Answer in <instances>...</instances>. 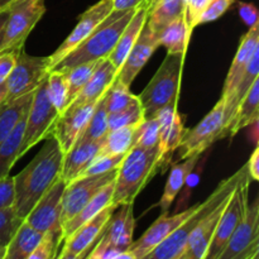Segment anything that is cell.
<instances>
[{"label":"cell","instance_id":"1","mask_svg":"<svg viewBox=\"0 0 259 259\" xmlns=\"http://www.w3.org/2000/svg\"><path fill=\"white\" fill-rule=\"evenodd\" d=\"M63 152L53 134L24 169L14 176L15 200L13 210L19 219L24 220L40 197L61 177Z\"/></svg>","mask_w":259,"mask_h":259},{"label":"cell","instance_id":"2","mask_svg":"<svg viewBox=\"0 0 259 259\" xmlns=\"http://www.w3.org/2000/svg\"><path fill=\"white\" fill-rule=\"evenodd\" d=\"M159 168H162V159L158 144L149 148L132 147L118 168L113 204L115 206L134 204L136 197L156 176Z\"/></svg>","mask_w":259,"mask_h":259},{"label":"cell","instance_id":"3","mask_svg":"<svg viewBox=\"0 0 259 259\" xmlns=\"http://www.w3.org/2000/svg\"><path fill=\"white\" fill-rule=\"evenodd\" d=\"M248 174L247 164L238 169L233 176L224 180L219 184V186L214 190L211 195L205 200L204 202H200L197 209L177 228L175 232H172L161 244L157 245L148 255L143 259H176L184 252L185 247L187 244L190 235L194 232L195 228L200 224L202 219L207 214L212 211L217 206H219L223 201L230 197L235 187L239 185V182L244 179Z\"/></svg>","mask_w":259,"mask_h":259},{"label":"cell","instance_id":"4","mask_svg":"<svg viewBox=\"0 0 259 259\" xmlns=\"http://www.w3.org/2000/svg\"><path fill=\"white\" fill-rule=\"evenodd\" d=\"M137 9L113 10L80 46L58 62L52 70L66 71L81 63L108 58Z\"/></svg>","mask_w":259,"mask_h":259},{"label":"cell","instance_id":"5","mask_svg":"<svg viewBox=\"0 0 259 259\" xmlns=\"http://www.w3.org/2000/svg\"><path fill=\"white\" fill-rule=\"evenodd\" d=\"M185 56L181 53L167 55L148 85L138 95L146 119L154 118L168 104L179 103Z\"/></svg>","mask_w":259,"mask_h":259},{"label":"cell","instance_id":"6","mask_svg":"<svg viewBox=\"0 0 259 259\" xmlns=\"http://www.w3.org/2000/svg\"><path fill=\"white\" fill-rule=\"evenodd\" d=\"M60 113L51 103L47 93V77L34 91L32 103L27 113L24 133L19 149V158L32 147L53 133Z\"/></svg>","mask_w":259,"mask_h":259},{"label":"cell","instance_id":"7","mask_svg":"<svg viewBox=\"0 0 259 259\" xmlns=\"http://www.w3.org/2000/svg\"><path fill=\"white\" fill-rule=\"evenodd\" d=\"M8 12L0 53L23 50L27 37L46 13L45 0H17Z\"/></svg>","mask_w":259,"mask_h":259},{"label":"cell","instance_id":"8","mask_svg":"<svg viewBox=\"0 0 259 259\" xmlns=\"http://www.w3.org/2000/svg\"><path fill=\"white\" fill-rule=\"evenodd\" d=\"M250 181L252 179L249 175H247L233 191L227 206L220 215L211 242L202 259H217L225 248L233 232L244 217L245 210L249 204L248 195H249Z\"/></svg>","mask_w":259,"mask_h":259},{"label":"cell","instance_id":"9","mask_svg":"<svg viewBox=\"0 0 259 259\" xmlns=\"http://www.w3.org/2000/svg\"><path fill=\"white\" fill-rule=\"evenodd\" d=\"M224 136V98H220L207 115L197 125L186 132L180 144V158L202 154Z\"/></svg>","mask_w":259,"mask_h":259},{"label":"cell","instance_id":"10","mask_svg":"<svg viewBox=\"0 0 259 259\" xmlns=\"http://www.w3.org/2000/svg\"><path fill=\"white\" fill-rule=\"evenodd\" d=\"M48 58L34 57L24 51H19L17 61L5 81L7 86V99L12 101L37 90L38 86L48 76Z\"/></svg>","mask_w":259,"mask_h":259},{"label":"cell","instance_id":"11","mask_svg":"<svg viewBox=\"0 0 259 259\" xmlns=\"http://www.w3.org/2000/svg\"><path fill=\"white\" fill-rule=\"evenodd\" d=\"M259 253V200L248 204L245 214L217 259H247Z\"/></svg>","mask_w":259,"mask_h":259},{"label":"cell","instance_id":"12","mask_svg":"<svg viewBox=\"0 0 259 259\" xmlns=\"http://www.w3.org/2000/svg\"><path fill=\"white\" fill-rule=\"evenodd\" d=\"M118 169L103 175L77 177L66 184L62 195V211L61 224L72 219L103 187L115 181Z\"/></svg>","mask_w":259,"mask_h":259},{"label":"cell","instance_id":"13","mask_svg":"<svg viewBox=\"0 0 259 259\" xmlns=\"http://www.w3.org/2000/svg\"><path fill=\"white\" fill-rule=\"evenodd\" d=\"M113 12V0H100L78 17V22L72 32L67 35L60 47L48 56V70H52L58 62L70 55L77 46H80L96 27Z\"/></svg>","mask_w":259,"mask_h":259},{"label":"cell","instance_id":"14","mask_svg":"<svg viewBox=\"0 0 259 259\" xmlns=\"http://www.w3.org/2000/svg\"><path fill=\"white\" fill-rule=\"evenodd\" d=\"M65 187L66 182L60 177L30 210L24 222L42 234L48 232H62L61 211Z\"/></svg>","mask_w":259,"mask_h":259},{"label":"cell","instance_id":"15","mask_svg":"<svg viewBox=\"0 0 259 259\" xmlns=\"http://www.w3.org/2000/svg\"><path fill=\"white\" fill-rule=\"evenodd\" d=\"M96 104L98 101L96 103L70 104L57 119L52 134L57 139L63 154L75 146L81 134L83 133L91 115H93Z\"/></svg>","mask_w":259,"mask_h":259},{"label":"cell","instance_id":"16","mask_svg":"<svg viewBox=\"0 0 259 259\" xmlns=\"http://www.w3.org/2000/svg\"><path fill=\"white\" fill-rule=\"evenodd\" d=\"M197 206L199 204L174 215H169L168 212L161 214V217L146 230V233L137 242L132 243L129 250L138 259H143L157 245L161 244L172 232H175L197 209Z\"/></svg>","mask_w":259,"mask_h":259},{"label":"cell","instance_id":"17","mask_svg":"<svg viewBox=\"0 0 259 259\" xmlns=\"http://www.w3.org/2000/svg\"><path fill=\"white\" fill-rule=\"evenodd\" d=\"M159 123V151H161L162 168L168 166L172 154L179 149L186 129L181 114L177 111V104H168L157 114Z\"/></svg>","mask_w":259,"mask_h":259},{"label":"cell","instance_id":"18","mask_svg":"<svg viewBox=\"0 0 259 259\" xmlns=\"http://www.w3.org/2000/svg\"><path fill=\"white\" fill-rule=\"evenodd\" d=\"M159 47V43L157 40L156 34L149 29L147 23L144 24L143 29H142L141 34H139L138 39L134 43L133 48L129 52L128 57L124 61L123 66L119 70L118 80L123 83L126 88H131L132 82L134 78L137 77L142 68L144 67L154 51Z\"/></svg>","mask_w":259,"mask_h":259},{"label":"cell","instance_id":"19","mask_svg":"<svg viewBox=\"0 0 259 259\" xmlns=\"http://www.w3.org/2000/svg\"><path fill=\"white\" fill-rule=\"evenodd\" d=\"M116 209H118V206H115L114 204L105 207L103 211L95 215L93 219L81 225L70 238L63 240V247L73 254H78V253L85 252L86 249L93 248L96 244V242L100 239L101 235L104 234L106 225H108L111 215L114 214Z\"/></svg>","mask_w":259,"mask_h":259},{"label":"cell","instance_id":"20","mask_svg":"<svg viewBox=\"0 0 259 259\" xmlns=\"http://www.w3.org/2000/svg\"><path fill=\"white\" fill-rule=\"evenodd\" d=\"M119 211L111 215L106 229L103 234V242L119 252L129 249L132 245L136 228V218L133 212V204L120 205Z\"/></svg>","mask_w":259,"mask_h":259},{"label":"cell","instance_id":"21","mask_svg":"<svg viewBox=\"0 0 259 259\" xmlns=\"http://www.w3.org/2000/svg\"><path fill=\"white\" fill-rule=\"evenodd\" d=\"M232 196V195H230ZM230 197H228L225 201H223L219 206L215 207L210 214H207L204 219L200 222L194 229V232L190 235L187 244L185 247L184 252L180 255V259H202L205 253H206L207 248H209L210 242L214 235L215 228H217L218 222L220 219L223 210L227 206L228 201Z\"/></svg>","mask_w":259,"mask_h":259},{"label":"cell","instance_id":"22","mask_svg":"<svg viewBox=\"0 0 259 259\" xmlns=\"http://www.w3.org/2000/svg\"><path fill=\"white\" fill-rule=\"evenodd\" d=\"M259 23L254 24L253 27L249 28L247 33L242 37L239 43V47H238L237 53H235V57L233 60L232 66L229 68V72H228L227 78H225L224 86H223V98H227L230 93L233 91V89L235 88V85L238 83L239 78L242 77V75L244 73L245 68H247L248 63H249L250 58L254 55V52L259 50Z\"/></svg>","mask_w":259,"mask_h":259},{"label":"cell","instance_id":"23","mask_svg":"<svg viewBox=\"0 0 259 259\" xmlns=\"http://www.w3.org/2000/svg\"><path fill=\"white\" fill-rule=\"evenodd\" d=\"M104 138L85 143H76L72 148L63 154V164L61 179L68 184L77 179L83 169L99 156Z\"/></svg>","mask_w":259,"mask_h":259},{"label":"cell","instance_id":"24","mask_svg":"<svg viewBox=\"0 0 259 259\" xmlns=\"http://www.w3.org/2000/svg\"><path fill=\"white\" fill-rule=\"evenodd\" d=\"M259 75V50L254 52V55L250 58L249 63H248L247 68H245L244 73L242 77L239 78L235 88L233 89L232 93L224 98V136L228 137V129H229L230 124L234 120V116L237 114L238 108H239L240 103L247 95L249 89L252 88L253 82L258 78ZM223 98V96H222Z\"/></svg>","mask_w":259,"mask_h":259},{"label":"cell","instance_id":"25","mask_svg":"<svg viewBox=\"0 0 259 259\" xmlns=\"http://www.w3.org/2000/svg\"><path fill=\"white\" fill-rule=\"evenodd\" d=\"M119 71L113 66V63L108 60L99 61L98 66L94 70L93 75L89 78L86 85L80 91L75 100L71 104H85V103H96L100 100L101 96L108 91L111 83L118 77Z\"/></svg>","mask_w":259,"mask_h":259},{"label":"cell","instance_id":"26","mask_svg":"<svg viewBox=\"0 0 259 259\" xmlns=\"http://www.w3.org/2000/svg\"><path fill=\"white\" fill-rule=\"evenodd\" d=\"M147 17H148V10L144 7H139L136 10L133 17H132L131 22L128 23V25L121 32L113 52L109 55L108 60L113 63V66L118 71L121 68L124 61H125L129 52L133 48L134 43L138 39L139 34H141L142 29H143L144 24L147 22Z\"/></svg>","mask_w":259,"mask_h":259},{"label":"cell","instance_id":"27","mask_svg":"<svg viewBox=\"0 0 259 259\" xmlns=\"http://www.w3.org/2000/svg\"><path fill=\"white\" fill-rule=\"evenodd\" d=\"M114 186H115V181L110 182L109 185H106L105 187L100 190L72 219H70L68 222H66L62 225V237L63 240L70 238L78 228L82 224H85L86 222H89L90 219H93L95 215H98L99 212L103 211L105 207L113 205V194H114Z\"/></svg>","mask_w":259,"mask_h":259},{"label":"cell","instance_id":"28","mask_svg":"<svg viewBox=\"0 0 259 259\" xmlns=\"http://www.w3.org/2000/svg\"><path fill=\"white\" fill-rule=\"evenodd\" d=\"M200 157H201V154H195V156H191L185 159L184 162L175 163L171 167L168 180H167L166 186H164L163 195H162L161 200L158 202L161 214H166V212L169 211L172 202L175 201L179 192L181 191L184 185L186 184V180L189 179V176L192 174L195 167H196Z\"/></svg>","mask_w":259,"mask_h":259},{"label":"cell","instance_id":"29","mask_svg":"<svg viewBox=\"0 0 259 259\" xmlns=\"http://www.w3.org/2000/svg\"><path fill=\"white\" fill-rule=\"evenodd\" d=\"M156 37L159 47L163 46L167 50V55H176V53L186 55L191 34L189 33L185 15H181L168 23L158 34H156Z\"/></svg>","mask_w":259,"mask_h":259},{"label":"cell","instance_id":"30","mask_svg":"<svg viewBox=\"0 0 259 259\" xmlns=\"http://www.w3.org/2000/svg\"><path fill=\"white\" fill-rule=\"evenodd\" d=\"M259 119V78L253 82L252 88L244 96L238 108L234 120L228 129V137H234L242 129L257 124Z\"/></svg>","mask_w":259,"mask_h":259},{"label":"cell","instance_id":"31","mask_svg":"<svg viewBox=\"0 0 259 259\" xmlns=\"http://www.w3.org/2000/svg\"><path fill=\"white\" fill-rule=\"evenodd\" d=\"M42 238V233L23 222L5 247V259H27Z\"/></svg>","mask_w":259,"mask_h":259},{"label":"cell","instance_id":"32","mask_svg":"<svg viewBox=\"0 0 259 259\" xmlns=\"http://www.w3.org/2000/svg\"><path fill=\"white\" fill-rule=\"evenodd\" d=\"M33 95H34V91L24 96H20L15 100L5 101L0 106V143L7 139V137L19 123L20 119L27 114L30 103H32Z\"/></svg>","mask_w":259,"mask_h":259},{"label":"cell","instance_id":"33","mask_svg":"<svg viewBox=\"0 0 259 259\" xmlns=\"http://www.w3.org/2000/svg\"><path fill=\"white\" fill-rule=\"evenodd\" d=\"M25 121H27V114L20 119L7 139L0 143V180L9 176L12 167L19 159V149L24 133Z\"/></svg>","mask_w":259,"mask_h":259},{"label":"cell","instance_id":"34","mask_svg":"<svg viewBox=\"0 0 259 259\" xmlns=\"http://www.w3.org/2000/svg\"><path fill=\"white\" fill-rule=\"evenodd\" d=\"M185 13V0H158L147 17L149 29L158 34L168 23Z\"/></svg>","mask_w":259,"mask_h":259},{"label":"cell","instance_id":"35","mask_svg":"<svg viewBox=\"0 0 259 259\" xmlns=\"http://www.w3.org/2000/svg\"><path fill=\"white\" fill-rule=\"evenodd\" d=\"M138 125L125 126V128L109 131L104 137L101 146V156H115V154H125L136 142V133Z\"/></svg>","mask_w":259,"mask_h":259},{"label":"cell","instance_id":"36","mask_svg":"<svg viewBox=\"0 0 259 259\" xmlns=\"http://www.w3.org/2000/svg\"><path fill=\"white\" fill-rule=\"evenodd\" d=\"M109 132L108 126V110H106V98L105 94L100 98L96 104L94 113L89 120L88 126L85 128L83 133L78 138L76 143H85V142L98 141L104 138ZM75 143V144H76Z\"/></svg>","mask_w":259,"mask_h":259},{"label":"cell","instance_id":"37","mask_svg":"<svg viewBox=\"0 0 259 259\" xmlns=\"http://www.w3.org/2000/svg\"><path fill=\"white\" fill-rule=\"evenodd\" d=\"M47 93L51 103L56 108V110L61 114L68 106V86L66 75L63 71L52 70L47 76Z\"/></svg>","mask_w":259,"mask_h":259},{"label":"cell","instance_id":"38","mask_svg":"<svg viewBox=\"0 0 259 259\" xmlns=\"http://www.w3.org/2000/svg\"><path fill=\"white\" fill-rule=\"evenodd\" d=\"M98 63L99 61L81 63V65H77L75 67H71L68 70L63 71L66 75V80H67L68 86V103H72L76 96L80 94V91L82 90L83 86L86 85L89 78L93 75L94 70L96 68Z\"/></svg>","mask_w":259,"mask_h":259},{"label":"cell","instance_id":"39","mask_svg":"<svg viewBox=\"0 0 259 259\" xmlns=\"http://www.w3.org/2000/svg\"><path fill=\"white\" fill-rule=\"evenodd\" d=\"M105 98L108 114L118 113L138 101V96L132 94L129 88L124 86L118 78H115V81L108 89V91L105 93Z\"/></svg>","mask_w":259,"mask_h":259},{"label":"cell","instance_id":"40","mask_svg":"<svg viewBox=\"0 0 259 259\" xmlns=\"http://www.w3.org/2000/svg\"><path fill=\"white\" fill-rule=\"evenodd\" d=\"M144 111L142 108L141 101H136L133 105L128 106L124 110L118 111V113L108 114V126L109 131L114 129L125 128V126L139 125L144 121Z\"/></svg>","mask_w":259,"mask_h":259},{"label":"cell","instance_id":"41","mask_svg":"<svg viewBox=\"0 0 259 259\" xmlns=\"http://www.w3.org/2000/svg\"><path fill=\"white\" fill-rule=\"evenodd\" d=\"M159 143V123L157 116L151 119H144L137 128L136 142L134 146L149 148ZM133 146V147H134Z\"/></svg>","mask_w":259,"mask_h":259},{"label":"cell","instance_id":"42","mask_svg":"<svg viewBox=\"0 0 259 259\" xmlns=\"http://www.w3.org/2000/svg\"><path fill=\"white\" fill-rule=\"evenodd\" d=\"M63 243L62 232H48L43 234L39 244L33 249L27 259H51L56 252L60 249Z\"/></svg>","mask_w":259,"mask_h":259},{"label":"cell","instance_id":"43","mask_svg":"<svg viewBox=\"0 0 259 259\" xmlns=\"http://www.w3.org/2000/svg\"><path fill=\"white\" fill-rule=\"evenodd\" d=\"M125 154H115V156H101L99 154L78 177L94 176V175H103L106 172L118 169L123 162Z\"/></svg>","mask_w":259,"mask_h":259},{"label":"cell","instance_id":"44","mask_svg":"<svg viewBox=\"0 0 259 259\" xmlns=\"http://www.w3.org/2000/svg\"><path fill=\"white\" fill-rule=\"evenodd\" d=\"M23 222L24 220L17 217L13 207L0 209V247H7Z\"/></svg>","mask_w":259,"mask_h":259},{"label":"cell","instance_id":"45","mask_svg":"<svg viewBox=\"0 0 259 259\" xmlns=\"http://www.w3.org/2000/svg\"><path fill=\"white\" fill-rule=\"evenodd\" d=\"M233 4H234V0H211L204 9V12L200 14L199 19H197V25L219 19Z\"/></svg>","mask_w":259,"mask_h":259},{"label":"cell","instance_id":"46","mask_svg":"<svg viewBox=\"0 0 259 259\" xmlns=\"http://www.w3.org/2000/svg\"><path fill=\"white\" fill-rule=\"evenodd\" d=\"M211 0H185V20H186L189 33L192 34L195 27H197V19Z\"/></svg>","mask_w":259,"mask_h":259},{"label":"cell","instance_id":"47","mask_svg":"<svg viewBox=\"0 0 259 259\" xmlns=\"http://www.w3.org/2000/svg\"><path fill=\"white\" fill-rule=\"evenodd\" d=\"M15 191L14 177L9 176L0 180V209H9L14 206Z\"/></svg>","mask_w":259,"mask_h":259},{"label":"cell","instance_id":"48","mask_svg":"<svg viewBox=\"0 0 259 259\" xmlns=\"http://www.w3.org/2000/svg\"><path fill=\"white\" fill-rule=\"evenodd\" d=\"M18 53L19 52H15V51L0 53V85L5 83L7 78L9 77L17 61Z\"/></svg>","mask_w":259,"mask_h":259},{"label":"cell","instance_id":"49","mask_svg":"<svg viewBox=\"0 0 259 259\" xmlns=\"http://www.w3.org/2000/svg\"><path fill=\"white\" fill-rule=\"evenodd\" d=\"M238 12H239V15L243 19V22L249 28L259 23L258 10L255 5L250 4V3L239 2L238 3Z\"/></svg>","mask_w":259,"mask_h":259},{"label":"cell","instance_id":"50","mask_svg":"<svg viewBox=\"0 0 259 259\" xmlns=\"http://www.w3.org/2000/svg\"><path fill=\"white\" fill-rule=\"evenodd\" d=\"M245 164L252 181H259V147H255Z\"/></svg>","mask_w":259,"mask_h":259},{"label":"cell","instance_id":"51","mask_svg":"<svg viewBox=\"0 0 259 259\" xmlns=\"http://www.w3.org/2000/svg\"><path fill=\"white\" fill-rule=\"evenodd\" d=\"M147 0H113V10H129L144 7Z\"/></svg>","mask_w":259,"mask_h":259},{"label":"cell","instance_id":"52","mask_svg":"<svg viewBox=\"0 0 259 259\" xmlns=\"http://www.w3.org/2000/svg\"><path fill=\"white\" fill-rule=\"evenodd\" d=\"M93 248H90V249H86L85 252L78 253V254H73V253L68 252L65 247H62L61 252H58L57 259H86V257H88L89 253L91 252V249H93Z\"/></svg>","mask_w":259,"mask_h":259},{"label":"cell","instance_id":"53","mask_svg":"<svg viewBox=\"0 0 259 259\" xmlns=\"http://www.w3.org/2000/svg\"><path fill=\"white\" fill-rule=\"evenodd\" d=\"M8 14L9 12L4 10V12L0 13V45H2V39H3V33H4V28L5 24H7V19H8Z\"/></svg>","mask_w":259,"mask_h":259},{"label":"cell","instance_id":"54","mask_svg":"<svg viewBox=\"0 0 259 259\" xmlns=\"http://www.w3.org/2000/svg\"><path fill=\"white\" fill-rule=\"evenodd\" d=\"M114 259H138V258H137L136 255L131 252V250L126 249V250H124V252L119 253V254L116 255Z\"/></svg>","mask_w":259,"mask_h":259},{"label":"cell","instance_id":"55","mask_svg":"<svg viewBox=\"0 0 259 259\" xmlns=\"http://www.w3.org/2000/svg\"><path fill=\"white\" fill-rule=\"evenodd\" d=\"M5 99H7V86L5 83L0 85V106L5 103Z\"/></svg>","mask_w":259,"mask_h":259},{"label":"cell","instance_id":"56","mask_svg":"<svg viewBox=\"0 0 259 259\" xmlns=\"http://www.w3.org/2000/svg\"><path fill=\"white\" fill-rule=\"evenodd\" d=\"M15 2H17V0H0V13L4 12V10H7L8 8H9L10 5Z\"/></svg>","mask_w":259,"mask_h":259},{"label":"cell","instance_id":"57","mask_svg":"<svg viewBox=\"0 0 259 259\" xmlns=\"http://www.w3.org/2000/svg\"><path fill=\"white\" fill-rule=\"evenodd\" d=\"M157 2H158V0H147L146 4H144V8H146V9L148 10V13L151 12V9L154 7V5H156Z\"/></svg>","mask_w":259,"mask_h":259},{"label":"cell","instance_id":"58","mask_svg":"<svg viewBox=\"0 0 259 259\" xmlns=\"http://www.w3.org/2000/svg\"><path fill=\"white\" fill-rule=\"evenodd\" d=\"M93 249H94V248H93ZM93 249H91V252L89 253V255H88V257H86V259H98V258H96L95 253H94Z\"/></svg>","mask_w":259,"mask_h":259},{"label":"cell","instance_id":"59","mask_svg":"<svg viewBox=\"0 0 259 259\" xmlns=\"http://www.w3.org/2000/svg\"><path fill=\"white\" fill-rule=\"evenodd\" d=\"M0 259H5V247H0Z\"/></svg>","mask_w":259,"mask_h":259},{"label":"cell","instance_id":"60","mask_svg":"<svg viewBox=\"0 0 259 259\" xmlns=\"http://www.w3.org/2000/svg\"><path fill=\"white\" fill-rule=\"evenodd\" d=\"M57 255H58V250H57V252L55 253V254H53V257L51 258V259H57Z\"/></svg>","mask_w":259,"mask_h":259},{"label":"cell","instance_id":"61","mask_svg":"<svg viewBox=\"0 0 259 259\" xmlns=\"http://www.w3.org/2000/svg\"><path fill=\"white\" fill-rule=\"evenodd\" d=\"M258 254H259V253H257V254L252 255V257H249V258H247V259H255V258H257V257H258Z\"/></svg>","mask_w":259,"mask_h":259},{"label":"cell","instance_id":"62","mask_svg":"<svg viewBox=\"0 0 259 259\" xmlns=\"http://www.w3.org/2000/svg\"><path fill=\"white\" fill-rule=\"evenodd\" d=\"M176 259H180V258H176Z\"/></svg>","mask_w":259,"mask_h":259},{"label":"cell","instance_id":"63","mask_svg":"<svg viewBox=\"0 0 259 259\" xmlns=\"http://www.w3.org/2000/svg\"><path fill=\"white\" fill-rule=\"evenodd\" d=\"M255 259H258V257H257V258H255Z\"/></svg>","mask_w":259,"mask_h":259}]
</instances>
